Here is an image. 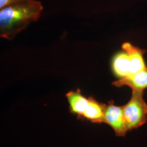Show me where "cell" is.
I'll use <instances>...</instances> for the list:
<instances>
[{
	"label": "cell",
	"mask_w": 147,
	"mask_h": 147,
	"mask_svg": "<svg viewBox=\"0 0 147 147\" xmlns=\"http://www.w3.org/2000/svg\"><path fill=\"white\" fill-rule=\"evenodd\" d=\"M122 108L128 131L136 129L147 122V104L143 98V90H132L130 100Z\"/></svg>",
	"instance_id": "cell-2"
},
{
	"label": "cell",
	"mask_w": 147,
	"mask_h": 147,
	"mask_svg": "<svg viewBox=\"0 0 147 147\" xmlns=\"http://www.w3.org/2000/svg\"><path fill=\"white\" fill-rule=\"evenodd\" d=\"M43 10L37 0L25 1L0 9V36L11 40L30 24L37 21Z\"/></svg>",
	"instance_id": "cell-1"
},
{
	"label": "cell",
	"mask_w": 147,
	"mask_h": 147,
	"mask_svg": "<svg viewBox=\"0 0 147 147\" xmlns=\"http://www.w3.org/2000/svg\"><path fill=\"white\" fill-rule=\"evenodd\" d=\"M112 69L115 74L120 79L131 75V63L126 52L118 53L115 56L112 61Z\"/></svg>",
	"instance_id": "cell-7"
},
{
	"label": "cell",
	"mask_w": 147,
	"mask_h": 147,
	"mask_svg": "<svg viewBox=\"0 0 147 147\" xmlns=\"http://www.w3.org/2000/svg\"><path fill=\"white\" fill-rule=\"evenodd\" d=\"M106 104L100 103L93 97L88 98V103L82 118L93 123H101Z\"/></svg>",
	"instance_id": "cell-8"
},
{
	"label": "cell",
	"mask_w": 147,
	"mask_h": 147,
	"mask_svg": "<svg viewBox=\"0 0 147 147\" xmlns=\"http://www.w3.org/2000/svg\"><path fill=\"white\" fill-rule=\"evenodd\" d=\"M66 97L68 101L71 113L82 118L88 103V98L84 97L79 89L76 91H70L66 94Z\"/></svg>",
	"instance_id": "cell-6"
},
{
	"label": "cell",
	"mask_w": 147,
	"mask_h": 147,
	"mask_svg": "<svg viewBox=\"0 0 147 147\" xmlns=\"http://www.w3.org/2000/svg\"><path fill=\"white\" fill-rule=\"evenodd\" d=\"M121 48L128 54L130 59L131 75L147 68L143 59V55L147 52L146 50L141 49L127 42H124Z\"/></svg>",
	"instance_id": "cell-5"
},
{
	"label": "cell",
	"mask_w": 147,
	"mask_h": 147,
	"mask_svg": "<svg viewBox=\"0 0 147 147\" xmlns=\"http://www.w3.org/2000/svg\"><path fill=\"white\" fill-rule=\"evenodd\" d=\"M102 123L109 125L117 136H124L128 131L122 106H116L113 101H110L106 106Z\"/></svg>",
	"instance_id": "cell-3"
},
{
	"label": "cell",
	"mask_w": 147,
	"mask_h": 147,
	"mask_svg": "<svg viewBox=\"0 0 147 147\" xmlns=\"http://www.w3.org/2000/svg\"><path fill=\"white\" fill-rule=\"evenodd\" d=\"M112 84L118 87L127 86L130 87L132 90H144L147 88V68L116 81Z\"/></svg>",
	"instance_id": "cell-4"
},
{
	"label": "cell",
	"mask_w": 147,
	"mask_h": 147,
	"mask_svg": "<svg viewBox=\"0 0 147 147\" xmlns=\"http://www.w3.org/2000/svg\"><path fill=\"white\" fill-rule=\"evenodd\" d=\"M27 1L30 0H0V9L8 5H13Z\"/></svg>",
	"instance_id": "cell-9"
}]
</instances>
